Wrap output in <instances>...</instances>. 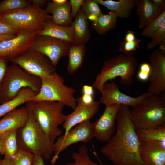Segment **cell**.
Instances as JSON below:
<instances>
[{
  "instance_id": "1",
  "label": "cell",
  "mask_w": 165,
  "mask_h": 165,
  "mask_svg": "<svg viewBox=\"0 0 165 165\" xmlns=\"http://www.w3.org/2000/svg\"><path fill=\"white\" fill-rule=\"evenodd\" d=\"M130 110L129 106L121 105L116 117V134L101 149L114 165H143L140 155V141Z\"/></svg>"
},
{
  "instance_id": "2",
  "label": "cell",
  "mask_w": 165,
  "mask_h": 165,
  "mask_svg": "<svg viewBox=\"0 0 165 165\" xmlns=\"http://www.w3.org/2000/svg\"><path fill=\"white\" fill-rule=\"evenodd\" d=\"M26 106L44 133L52 143L61 136L62 131L59 126L65 121L67 115L63 113L64 106L55 101H29Z\"/></svg>"
},
{
  "instance_id": "3",
  "label": "cell",
  "mask_w": 165,
  "mask_h": 165,
  "mask_svg": "<svg viewBox=\"0 0 165 165\" xmlns=\"http://www.w3.org/2000/svg\"><path fill=\"white\" fill-rule=\"evenodd\" d=\"M165 92L148 93L130 114L136 130L158 127L165 124Z\"/></svg>"
},
{
  "instance_id": "4",
  "label": "cell",
  "mask_w": 165,
  "mask_h": 165,
  "mask_svg": "<svg viewBox=\"0 0 165 165\" xmlns=\"http://www.w3.org/2000/svg\"><path fill=\"white\" fill-rule=\"evenodd\" d=\"M138 64V60L132 55L121 53L106 60L100 72L95 77L92 86L101 93L104 84L117 77L120 78V83L130 85Z\"/></svg>"
},
{
  "instance_id": "5",
  "label": "cell",
  "mask_w": 165,
  "mask_h": 165,
  "mask_svg": "<svg viewBox=\"0 0 165 165\" xmlns=\"http://www.w3.org/2000/svg\"><path fill=\"white\" fill-rule=\"evenodd\" d=\"M29 112L27 123L17 132L18 149L27 151L34 155L39 156L44 160H49L54 153L53 143L48 139Z\"/></svg>"
},
{
  "instance_id": "6",
  "label": "cell",
  "mask_w": 165,
  "mask_h": 165,
  "mask_svg": "<svg viewBox=\"0 0 165 165\" xmlns=\"http://www.w3.org/2000/svg\"><path fill=\"white\" fill-rule=\"evenodd\" d=\"M52 16L37 6L31 3L26 7L0 14V19L18 31L38 33Z\"/></svg>"
},
{
  "instance_id": "7",
  "label": "cell",
  "mask_w": 165,
  "mask_h": 165,
  "mask_svg": "<svg viewBox=\"0 0 165 165\" xmlns=\"http://www.w3.org/2000/svg\"><path fill=\"white\" fill-rule=\"evenodd\" d=\"M41 85L40 78L29 74L13 63L8 66L0 87V104L14 97L23 88L29 87L38 93Z\"/></svg>"
},
{
  "instance_id": "8",
  "label": "cell",
  "mask_w": 165,
  "mask_h": 165,
  "mask_svg": "<svg viewBox=\"0 0 165 165\" xmlns=\"http://www.w3.org/2000/svg\"><path fill=\"white\" fill-rule=\"evenodd\" d=\"M40 79V90L30 101H57L73 109L75 108L77 105L76 99L74 97L75 89L65 85L63 77L56 72Z\"/></svg>"
},
{
  "instance_id": "9",
  "label": "cell",
  "mask_w": 165,
  "mask_h": 165,
  "mask_svg": "<svg viewBox=\"0 0 165 165\" xmlns=\"http://www.w3.org/2000/svg\"><path fill=\"white\" fill-rule=\"evenodd\" d=\"M10 61L29 74L40 78L48 76L56 72L55 67L47 57L30 47Z\"/></svg>"
},
{
  "instance_id": "10",
  "label": "cell",
  "mask_w": 165,
  "mask_h": 165,
  "mask_svg": "<svg viewBox=\"0 0 165 165\" xmlns=\"http://www.w3.org/2000/svg\"><path fill=\"white\" fill-rule=\"evenodd\" d=\"M94 138L92 123L90 120L76 125L66 135L63 134L58 137L53 143L54 155L51 160V164H54L60 153L70 145L79 142L87 143Z\"/></svg>"
},
{
  "instance_id": "11",
  "label": "cell",
  "mask_w": 165,
  "mask_h": 165,
  "mask_svg": "<svg viewBox=\"0 0 165 165\" xmlns=\"http://www.w3.org/2000/svg\"><path fill=\"white\" fill-rule=\"evenodd\" d=\"M72 43L55 38L37 34L30 47L45 55L56 68L61 59L67 56Z\"/></svg>"
},
{
  "instance_id": "12",
  "label": "cell",
  "mask_w": 165,
  "mask_h": 165,
  "mask_svg": "<svg viewBox=\"0 0 165 165\" xmlns=\"http://www.w3.org/2000/svg\"><path fill=\"white\" fill-rule=\"evenodd\" d=\"M151 73L147 92L160 94L165 91V57L160 50L155 49L148 57Z\"/></svg>"
},
{
  "instance_id": "13",
  "label": "cell",
  "mask_w": 165,
  "mask_h": 165,
  "mask_svg": "<svg viewBox=\"0 0 165 165\" xmlns=\"http://www.w3.org/2000/svg\"><path fill=\"white\" fill-rule=\"evenodd\" d=\"M120 105L106 106L101 116L92 123L94 137L99 141L107 142L113 136L116 129V117Z\"/></svg>"
},
{
  "instance_id": "14",
  "label": "cell",
  "mask_w": 165,
  "mask_h": 165,
  "mask_svg": "<svg viewBox=\"0 0 165 165\" xmlns=\"http://www.w3.org/2000/svg\"><path fill=\"white\" fill-rule=\"evenodd\" d=\"M101 93L99 102L105 106L119 104L133 108L148 93L145 92L137 97H131L120 91L118 85L112 80L104 84Z\"/></svg>"
},
{
  "instance_id": "15",
  "label": "cell",
  "mask_w": 165,
  "mask_h": 165,
  "mask_svg": "<svg viewBox=\"0 0 165 165\" xmlns=\"http://www.w3.org/2000/svg\"><path fill=\"white\" fill-rule=\"evenodd\" d=\"M38 33L20 31L14 38L0 42V57L7 58L10 61L31 47Z\"/></svg>"
},
{
  "instance_id": "16",
  "label": "cell",
  "mask_w": 165,
  "mask_h": 165,
  "mask_svg": "<svg viewBox=\"0 0 165 165\" xmlns=\"http://www.w3.org/2000/svg\"><path fill=\"white\" fill-rule=\"evenodd\" d=\"M77 105L74 111L68 115L62 124L63 128L65 130L64 135H66L73 127L84 121L90 120L98 111L100 103L94 101L90 104L84 103L80 96L76 99Z\"/></svg>"
},
{
  "instance_id": "17",
  "label": "cell",
  "mask_w": 165,
  "mask_h": 165,
  "mask_svg": "<svg viewBox=\"0 0 165 165\" xmlns=\"http://www.w3.org/2000/svg\"><path fill=\"white\" fill-rule=\"evenodd\" d=\"M139 152L143 165H165V147L160 143L140 141Z\"/></svg>"
},
{
  "instance_id": "18",
  "label": "cell",
  "mask_w": 165,
  "mask_h": 165,
  "mask_svg": "<svg viewBox=\"0 0 165 165\" xmlns=\"http://www.w3.org/2000/svg\"><path fill=\"white\" fill-rule=\"evenodd\" d=\"M51 14V21L58 25L71 26L73 21L71 7L69 1L67 0H53L46 5L45 9Z\"/></svg>"
},
{
  "instance_id": "19",
  "label": "cell",
  "mask_w": 165,
  "mask_h": 165,
  "mask_svg": "<svg viewBox=\"0 0 165 165\" xmlns=\"http://www.w3.org/2000/svg\"><path fill=\"white\" fill-rule=\"evenodd\" d=\"M29 117V111L26 106L9 112L0 119V134L10 130H18L26 125Z\"/></svg>"
},
{
  "instance_id": "20",
  "label": "cell",
  "mask_w": 165,
  "mask_h": 165,
  "mask_svg": "<svg viewBox=\"0 0 165 165\" xmlns=\"http://www.w3.org/2000/svg\"><path fill=\"white\" fill-rule=\"evenodd\" d=\"M135 3L139 29L144 28L165 9L155 6L149 0H135Z\"/></svg>"
},
{
  "instance_id": "21",
  "label": "cell",
  "mask_w": 165,
  "mask_h": 165,
  "mask_svg": "<svg viewBox=\"0 0 165 165\" xmlns=\"http://www.w3.org/2000/svg\"><path fill=\"white\" fill-rule=\"evenodd\" d=\"M72 28L74 42L85 45L89 41L91 36L88 19L81 8L72 21Z\"/></svg>"
},
{
  "instance_id": "22",
  "label": "cell",
  "mask_w": 165,
  "mask_h": 165,
  "mask_svg": "<svg viewBox=\"0 0 165 165\" xmlns=\"http://www.w3.org/2000/svg\"><path fill=\"white\" fill-rule=\"evenodd\" d=\"M37 93L29 87L22 88L14 97L0 104V118L20 105L30 101Z\"/></svg>"
},
{
  "instance_id": "23",
  "label": "cell",
  "mask_w": 165,
  "mask_h": 165,
  "mask_svg": "<svg viewBox=\"0 0 165 165\" xmlns=\"http://www.w3.org/2000/svg\"><path fill=\"white\" fill-rule=\"evenodd\" d=\"M38 34L51 37L71 43L74 42L71 26L58 25L52 23L51 21L46 24L43 29Z\"/></svg>"
},
{
  "instance_id": "24",
  "label": "cell",
  "mask_w": 165,
  "mask_h": 165,
  "mask_svg": "<svg viewBox=\"0 0 165 165\" xmlns=\"http://www.w3.org/2000/svg\"><path fill=\"white\" fill-rule=\"evenodd\" d=\"M85 45L75 42L71 44L67 55L69 61L67 67L71 75L74 74L83 64L86 54Z\"/></svg>"
},
{
  "instance_id": "25",
  "label": "cell",
  "mask_w": 165,
  "mask_h": 165,
  "mask_svg": "<svg viewBox=\"0 0 165 165\" xmlns=\"http://www.w3.org/2000/svg\"><path fill=\"white\" fill-rule=\"evenodd\" d=\"M97 4L102 5L114 12L117 17L126 18L130 16L133 9L135 6V0H95Z\"/></svg>"
},
{
  "instance_id": "26",
  "label": "cell",
  "mask_w": 165,
  "mask_h": 165,
  "mask_svg": "<svg viewBox=\"0 0 165 165\" xmlns=\"http://www.w3.org/2000/svg\"><path fill=\"white\" fill-rule=\"evenodd\" d=\"M136 132L140 141L158 142L165 147V124L156 127L136 130Z\"/></svg>"
},
{
  "instance_id": "27",
  "label": "cell",
  "mask_w": 165,
  "mask_h": 165,
  "mask_svg": "<svg viewBox=\"0 0 165 165\" xmlns=\"http://www.w3.org/2000/svg\"><path fill=\"white\" fill-rule=\"evenodd\" d=\"M116 13L111 11L108 14H102L93 22L92 27L100 35H104L115 28L117 22Z\"/></svg>"
},
{
  "instance_id": "28",
  "label": "cell",
  "mask_w": 165,
  "mask_h": 165,
  "mask_svg": "<svg viewBox=\"0 0 165 165\" xmlns=\"http://www.w3.org/2000/svg\"><path fill=\"white\" fill-rule=\"evenodd\" d=\"M18 130L7 131L0 134L4 157L12 159L18 150L17 141Z\"/></svg>"
},
{
  "instance_id": "29",
  "label": "cell",
  "mask_w": 165,
  "mask_h": 165,
  "mask_svg": "<svg viewBox=\"0 0 165 165\" xmlns=\"http://www.w3.org/2000/svg\"><path fill=\"white\" fill-rule=\"evenodd\" d=\"M70 156L74 160V162L63 165H99L90 159L88 155V148L85 145L79 148L78 152H72Z\"/></svg>"
},
{
  "instance_id": "30",
  "label": "cell",
  "mask_w": 165,
  "mask_h": 165,
  "mask_svg": "<svg viewBox=\"0 0 165 165\" xmlns=\"http://www.w3.org/2000/svg\"><path fill=\"white\" fill-rule=\"evenodd\" d=\"M81 9L88 19L93 22L102 13L95 0H84Z\"/></svg>"
},
{
  "instance_id": "31",
  "label": "cell",
  "mask_w": 165,
  "mask_h": 165,
  "mask_svg": "<svg viewBox=\"0 0 165 165\" xmlns=\"http://www.w3.org/2000/svg\"><path fill=\"white\" fill-rule=\"evenodd\" d=\"M30 0H4L0 2V14L27 7Z\"/></svg>"
},
{
  "instance_id": "32",
  "label": "cell",
  "mask_w": 165,
  "mask_h": 165,
  "mask_svg": "<svg viewBox=\"0 0 165 165\" xmlns=\"http://www.w3.org/2000/svg\"><path fill=\"white\" fill-rule=\"evenodd\" d=\"M165 24V9L144 27L141 35L144 36L150 37L154 33Z\"/></svg>"
},
{
  "instance_id": "33",
  "label": "cell",
  "mask_w": 165,
  "mask_h": 165,
  "mask_svg": "<svg viewBox=\"0 0 165 165\" xmlns=\"http://www.w3.org/2000/svg\"><path fill=\"white\" fill-rule=\"evenodd\" d=\"M34 155L27 151L18 149L12 160L13 165H32Z\"/></svg>"
},
{
  "instance_id": "34",
  "label": "cell",
  "mask_w": 165,
  "mask_h": 165,
  "mask_svg": "<svg viewBox=\"0 0 165 165\" xmlns=\"http://www.w3.org/2000/svg\"><path fill=\"white\" fill-rule=\"evenodd\" d=\"M150 38L151 41L147 45L148 49H152L157 45H165V24L154 33Z\"/></svg>"
},
{
  "instance_id": "35",
  "label": "cell",
  "mask_w": 165,
  "mask_h": 165,
  "mask_svg": "<svg viewBox=\"0 0 165 165\" xmlns=\"http://www.w3.org/2000/svg\"><path fill=\"white\" fill-rule=\"evenodd\" d=\"M141 41V39L138 38L132 42L124 41L119 44V51L125 55H132L133 52L139 46Z\"/></svg>"
},
{
  "instance_id": "36",
  "label": "cell",
  "mask_w": 165,
  "mask_h": 165,
  "mask_svg": "<svg viewBox=\"0 0 165 165\" xmlns=\"http://www.w3.org/2000/svg\"><path fill=\"white\" fill-rule=\"evenodd\" d=\"M151 73L150 64L147 62H143L140 65L137 73V78L141 81L146 82L149 80Z\"/></svg>"
},
{
  "instance_id": "37",
  "label": "cell",
  "mask_w": 165,
  "mask_h": 165,
  "mask_svg": "<svg viewBox=\"0 0 165 165\" xmlns=\"http://www.w3.org/2000/svg\"><path fill=\"white\" fill-rule=\"evenodd\" d=\"M83 2V0H70L69 1L72 18H75L76 17L81 8Z\"/></svg>"
},
{
  "instance_id": "38",
  "label": "cell",
  "mask_w": 165,
  "mask_h": 165,
  "mask_svg": "<svg viewBox=\"0 0 165 165\" xmlns=\"http://www.w3.org/2000/svg\"><path fill=\"white\" fill-rule=\"evenodd\" d=\"M9 61L7 58L0 57V87L5 77L8 66L7 64Z\"/></svg>"
},
{
  "instance_id": "39",
  "label": "cell",
  "mask_w": 165,
  "mask_h": 165,
  "mask_svg": "<svg viewBox=\"0 0 165 165\" xmlns=\"http://www.w3.org/2000/svg\"><path fill=\"white\" fill-rule=\"evenodd\" d=\"M82 94L94 96V88L91 86L85 84L82 88Z\"/></svg>"
},
{
  "instance_id": "40",
  "label": "cell",
  "mask_w": 165,
  "mask_h": 165,
  "mask_svg": "<svg viewBox=\"0 0 165 165\" xmlns=\"http://www.w3.org/2000/svg\"><path fill=\"white\" fill-rule=\"evenodd\" d=\"M80 97L82 101L85 104H90L95 101L93 96L82 94Z\"/></svg>"
},
{
  "instance_id": "41",
  "label": "cell",
  "mask_w": 165,
  "mask_h": 165,
  "mask_svg": "<svg viewBox=\"0 0 165 165\" xmlns=\"http://www.w3.org/2000/svg\"><path fill=\"white\" fill-rule=\"evenodd\" d=\"M135 33L132 31H129L127 32L124 38V41L127 42H132L136 39Z\"/></svg>"
},
{
  "instance_id": "42",
  "label": "cell",
  "mask_w": 165,
  "mask_h": 165,
  "mask_svg": "<svg viewBox=\"0 0 165 165\" xmlns=\"http://www.w3.org/2000/svg\"><path fill=\"white\" fill-rule=\"evenodd\" d=\"M31 3L34 4L37 6L42 8L50 2L47 0H30Z\"/></svg>"
},
{
  "instance_id": "43",
  "label": "cell",
  "mask_w": 165,
  "mask_h": 165,
  "mask_svg": "<svg viewBox=\"0 0 165 165\" xmlns=\"http://www.w3.org/2000/svg\"><path fill=\"white\" fill-rule=\"evenodd\" d=\"M32 165H45L44 160L39 156L34 155Z\"/></svg>"
},
{
  "instance_id": "44",
  "label": "cell",
  "mask_w": 165,
  "mask_h": 165,
  "mask_svg": "<svg viewBox=\"0 0 165 165\" xmlns=\"http://www.w3.org/2000/svg\"><path fill=\"white\" fill-rule=\"evenodd\" d=\"M151 2L155 6L159 8H165L164 0H152Z\"/></svg>"
},
{
  "instance_id": "45",
  "label": "cell",
  "mask_w": 165,
  "mask_h": 165,
  "mask_svg": "<svg viewBox=\"0 0 165 165\" xmlns=\"http://www.w3.org/2000/svg\"><path fill=\"white\" fill-rule=\"evenodd\" d=\"M16 35L12 34H7L0 35V42L14 38Z\"/></svg>"
},
{
  "instance_id": "46",
  "label": "cell",
  "mask_w": 165,
  "mask_h": 165,
  "mask_svg": "<svg viewBox=\"0 0 165 165\" xmlns=\"http://www.w3.org/2000/svg\"><path fill=\"white\" fill-rule=\"evenodd\" d=\"M0 165H13L12 159L4 157L1 160Z\"/></svg>"
},
{
  "instance_id": "47",
  "label": "cell",
  "mask_w": 165,
  "mask_h": 165,
  "mask_svg": "<svg viewBox=\"0 0 165 165\" xmlns=\"http://www.w3.org/2000/svg\"><path fill=\"white\" fill-rule=\"evenodd\" d=\"M3 149L1 140L0 138V154H3Z\"/></svg>"
},
{
  "instance_id": "48",
  "label": "cell",
  "mask_w": 165,
  "mask_h": 165,
  "mask_svg": "<svg viewBox=\"0 0 165 165\" xmlns=\"http://www.w3.org/2000/svg\"><path fill=\"white\" fill-rule=\"evenodd\" d=\"M99 160L100 161V164H99V165H108L107 164H104V163H102L101 162V161L99 160Z\"/></svg>"
},
{
  "instance_id": "49",
  "label": "cell",
  "mask_w": 165,
  "mask_h": 165,
  "mask_svg": "<svg viewBox=\"0 0 165 165\" xmlns=\"http://www.w3.org/2000/svg\"><path fill=\"white\" fill-rule=\"evenodd\" d=\"M1 160L0 159V163H1Z\"/></svg>"
}]
</instances>
